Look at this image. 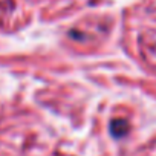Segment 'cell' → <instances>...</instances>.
Returning <instances> with one entry per match:
<instances>
[{"label":"cell","mask_w":156,"mask_h":156,"mask_svg":"<svg viewBox=\"0 0 156 156\" xmlns=\"http://www.w3.org/2000/svg\"><path fill=\"white\" fill-rule=\"evenodd\" d=\"M129 132V122L126 119H113L110 122V133L113 138L126 136Z\"/></svg>","instance_id":"1"}]
</instances>
